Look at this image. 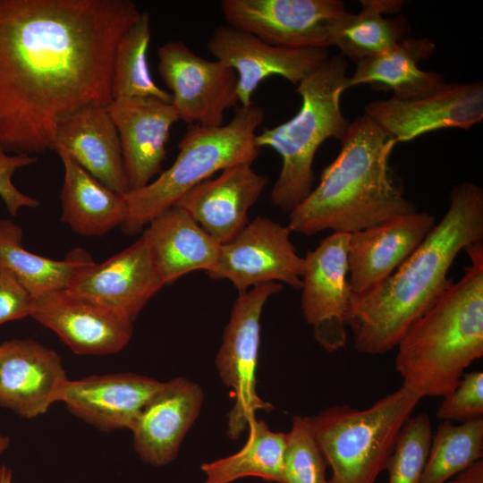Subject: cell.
I'll list each match as a JSON object with an SVG mask.
<instances>
[{
  "label": "cell",
  "mask_w": 483,
  "mask_h": 483,
  "mask_svg": "<svg viewBox=\"0 0 483 483\" xmlns=\"http://www.w3.org/2000/svg\"><path fill=\"white\" fill-rule=\"evenodd\" d=\"M264 114L262 107L252 103L236 107L227 124L188 125L172 165L148 185L123 194L127 205L123 231L139 232L215 173L239 164L252 165L259 154L255 137Z\"/></svg>",
  "instance_id": "6"
},
{
  "label": "cell",
  "mask_w": 483,
  "mask_h": 483,
  "mask_svg": "<svg viewBox=\"0 0 483 483\" xmlns=\"http://www.w3.org/2000/svg\"><path fill=\"white\" fill-rule=\"evenodd\" d=\"M227 25L284 48L331 47L335 22L347 12L340 0H223Z\"/></svg>",
  "instance_id": "10"
},
{
  "label": "cell",
  "mask_w": 483,
  "mask_h": 483,
  "mask_svg": "<svg viewBox=\"0 0 483 483\" xmlns=\"http://www.w3.org/2000/svg\"><path fill=\"white\" fill-rule=\"evenodd\" d=\"M152 377L125 372L67 379L59 402L102 431L132 428L141 410L161 386Z\"/></svg>",
  "instance_id": "21"
},
{
  "label": "cell",
  "mask_w": 483,
  "mask_h": 483,
  "mask_svg": "<svg viewBox=\"0 0 483 483\" xmlns=\"http://www.w3.org/2000/svg\"><path fill=\"white\" fill-rule=\"evenodd\" d=\"M361 10L354 14L344 13L333 25L331 47L340 55L358 63L379 55L409 37L410 25L402 15L386 17L401 11L405 1L360 0Z\"/></svg>",
  "instance_id": "27"
},
{
  "label": "cell",
  "mask_w": 483,
  "mask_h": 483,
  "mask_svg": "<svg viewBox=\"0 0 483 483\" xmlns=\"http://www.w3.org/2000/svg\"><path fill=\"white\" fill-rule=\"evenodd\" d=\"M349 233H333L304 257L301 309L318 343L335 352L347 343Z\"/></svg>",
  "instance_id": "12"
},
{
  "label": "cell",
  "mask_w": 483,
  "mask_h": 483,
  "mask_svg": "<svg viewBox=\"0 0 483 483\" xmlns=\"http://www.w3.org/2000/svg\"><path fill=\"white\" fill-rule=\"evenodd\" d=\"M436 416L459 423L483 418V372L464 373L454 389L443 397Z\"/></svg>",
  "instance_id": "34"
},
{
  "label": "cell",
  "mask_w": 483,
  "mask_h": 483,
  "mask_svg": "<svg viewBox=\"0 0 483 483\" xmlns=\"http://www.w3.org/2000/svg\"><path fill=\"white\" fill-rule=\"evenodd\" d=\"M249 436L237 453L203 463L202 483H232L246 477H257L279 483L282 478L286 433L273 431L263 420L253 419Z\"/></svg>",
  "instance_id": "29"
},
{
  "label": "cell",
  "mask_w": 483,
  "mask_h": 483,
  "mask_svg": "<svg viewBox=\"0 0 483 483\" xmlns=\"http://www.w3.org/2000/svg\"><path fill=\"white\" fill-rule=\"evenodd\" d=\"M140 13L131 0H0V148L36 157L64 118L108 106L117 44Z\"/></svg>",
  "instance_id": "1"
},
{
  "label": "cell",
  "mask_w": 483,
  "mask_h": 483,
  "mask_svg": "<svg viewBox=\"0 0 483 483\" xmlns=\"http://www.w3.org/2000/svg\"><path fill=\"white\" fill-rule=\"evenodd\" d=\"M326 462L311 431L309 418L295 415L286 433L282 478L279 483H329Z\"/></svg>",
  "instance_id": "32"
},
{
  "label": "cell",
  "mask_w": 483,
  "mask_h": 483,
  "mask_svg": "<svg viewBox=\"0 0 483 483\" xmlns=\"http://www.w3.org/2000/svg\"><path fill=\"white\" fill-rule=\"evenodd\" d=\"M283 288L280 283L269 282L239 293L225 328L216 367L220 379L233 395L226 426V435L232 440L240 437L258 411L272 409L257 392L260 318L268 298Z\"/></svg>",
  "instance_id": "8"
},
{
  "label": "cell",
  "mask_w": 483,
  "mask_h": 483,
  "mask_svg": "<svg viewBox=\"0 0 483 483\" xmlns=\"http://www.w3.org/2000/svg\"><path fill=\"white\" fill-rule=\"evenodd\" d=\"M21 228L0 220V264L6 267L32 297L69 288L76 276L93 260L80 249L65 259H52L27 250L21 243Z\"/></svg>",
  "instance_id": "28"
},
{
  "label": "cell",
  "mask_w": 483,
  "mask_h": 483,
  "mask_svg": "<svg viewBox=\"0 0 483 483\" xmlns=\"http://www.w3.org/2000/svg\"><path fill=\"white\" fill-rule=\"evenodd\" d=\"M0 483H12V471L6 466L0 467Z\"/></svg>",
  "instance_id": "38"
},
{
  "label": "cell",
  "mask_w": 483,
  "mask_h": 483,
  "mask_svg": "<svg viewBox=\"0 0 483 483\" xmlns=\"http://www.w3.org/2000/svg\"><path fill=\"white\" fill-rule=\"evenodd\" d=\"M435 48L429 38L407 37L388 50L356 63L348 88L367 84L379 90H391L392 97L400 99L429 95L446 83L443 74L419 66Z\"/></svg>",
  "instance_id": "25"
},
{
  "label": "cell",
  "mask_w": 483,
  "mask_h": 483,
  "mask_svg": "<svg viewBox=\"0 0 483 483\" xmlns=\"http://www.w3.org/2000/svg\"><path fill=\"white\" fill-rule=\"evenodd\" d=\"M107 109L120 138L130 191L140 189L160 172L177 113L172 103L155 97L113 99Z\"/></svg>",
  "instance_id": "20"
},
{
  "label": "cell",
  "mask_w": 483,
  "mask_h": 483,
  "mask_svg": "<svg viewBox=\"0 0 483 483\" xmlns=\"http://www.w3.org/2000/svg\"><path fill=\"white\" fill-rule=\"evenodd\" d=\"M157 56V71L171 90L179 120L188 125L222 126L225 110L239 102L236 72L198 55L182 41L158 47Z\"/></svg>",
  "instance_id": "9"
},
{
  "label": "cell",
  "mask_w": 483,
  "mask_h": 483,
  "mask_svg": "<svg viewBox=\"0 0 483 483\" xmlns=\"http://www.w3.org/2000/svg\"><path fill=\"white\" fill-rule=\"evenodd\" d=\"M30 317L79 355L116 353L133 333L131 320L68 288L32 297Z\"/></svg>",
  "instance_id": "14"
},
{
  "label": "cell",
  "mask_w": 483,
  "mask_h": 483,
  "mask_svg": "<svg viewBox=\"0 0 483 483\" xmlns=\"http://www.w3.org/2000/svg\"><path fill=\"white\" fill-rule=\"evenodd\" d=\"M483 457V418L442 421L432 435L420 483H445Z\"/></svg>",
  "instance_id": "31"
},
{
  "label": "cell",
  "mask_w": 483,
  "mask_h": 483,
  "mask_svg": "<svg viewBox=\"0 0 483 483\" xmlns=\"http://www.w3.org/2000/svg\"><path fill=\"white\" fill-rule=\"evenodd\" d=\"M348 63L341 55L328 57L298 83L301 97L298 113L285 123L256 134L260 148L268 147L282 157V168L271 191L272 203L291 212L313 190V163L328 139L341 140L351 121L341 110V95L348 89Z\"/></svg>",
  "instance_id": "5"
},
{
  "label": "cell",
  "mask_w": 483,
  "mask_h": 483,
  "mask_svg": "<svg viewBox=\"0 0 483 483\" xmlns=\"http://www.w3.org/2000/svg\"><path fill=\"white\" fill-rule=\"evenodd\" d=\"M52 150L64 152L108 189L130 191L120 138L107 106H84L58 125Z\"/></svg>",
  "instance_id": "23"
},
{
  "label": "cell",
  "mask_w": 483,
  "mask_h": 483,
  "mask_svg": "<svg viewBox=\"0 0 483 483\" xmlns=\"http://www.w3.org/2000/svg\"><path fill=\"white\" fill-rule=\"evenodd\" d=\"M64 168L61 191L62 222L82 236L104 235L122 226L127 216L123 195L99 182L64 152H57Z\"/></svg>",
  "instance_id": "26"
},
{
  "label": "cell",
  "mask_w": 483,
  "mask_h": 483,
  "mask_svg": "<svg viewBox=\"0 0 483 483\" xmlns=\"http://www.w3.org/2000/svg\"><path fill=\"white\" fill-rule=\"evenodd\" d=\"M37 160V157L10 154L0 148V198L13 216L23 208H37L39 205L36 199L19 191L12 181L17 170Z\"/></svg>",
  "instance_id": "35"
},
{
  "label": "cell",
  "mask_w": 483,
  "mask_h": 483,
  "mask_svg": "<svg viewBox=\"0 0 483 483\" xmlns=\"http://www.w3.org/2000/svg\"><path fill=\"white\" fill-rule=\"evenodd\" d=\"M445 483H483V459L471 464Z\"/></svg>",
  "instance_id": "37"
},
{
  "label": "cell",
  "mask_w": 483,
  "mask_h": 483,
  "mask_svg": "<svg viewBox=\"0 0 483 483\" xmlns=\"http://www.w3.org/2000/svg\"><path fill=\"white\" fill-rule=\"evenodd\" d=\"M165 284L151 248L141 235L108 259L91 262L68 289L133 322Z\"/></svg>",
  "instance_id": "16"
},
{
  "label": "cell",
  "mask_w": 483,
  "mask_h": 483,
  "mask_svg": "<svg viewBox=\"0 0 483 483\" xmlns=\"http://www.w3.org/2000/svg\"><path fill=\"white\" fill-rule=\"evenodd\" d=\"M66 373L59 354L30 339L0 344V405L22 418L46 413L59 402Z\"/></svg>",
  "instance_id": "18"
},
{
  "label": "cell",
  "mask_w": 483,
  "mask_h": 483,
  "mask_svg": "<svg viewBox=\"0 0 483 483\" xmlns=\"http://www.w3.org/2000/svg\"><path fill=\"white\" fill-rule=\"evenodd\" d=\"M432 435L427 413H419L408 419L386 464L388 483L421 482Z\"/></svg>",
  "instance_id": "33"
},
{
  "label": "cell",
  "mask_w": 483,
  "mask_h": 483,
  "mask_svg": "<svg viewBox=\"0 0 483 483\" xmlns=\"http://www.w3.org/2000/svg\"><path fill=\"white\" fill-rule=\"evenodd\" d=\"M420 400L401 386L368 408L334 405L308 417L332 471L329 483H376Z\"/></svg>",
  "instance_id": "7"
},
{
  "label": "cell",
  "mask_w": 483,
  "mask_h": 483,
  "mask_svg": "<svg viewBox=\"0 0 483 483\" xmlns=\"http://www.w3.org/2000/svg\"><path fill=\"white\" fill-rule=\"evenodd\" d=\"M150 15L141 12L120 38L114 57L112 100L155 97L172 103V96L151 78L147 52L150 41Z\"/></svg>",
  "instance_id": "30"
},
{
  "label": "cell",
  "mask_w": 483,
  "mask_h": 483,
  "mask_svg": "<svg viewBox=\"0 0 483 483\" xmlns=\"http://www.w3.org/2000/svg\"><path fill=\"white\" fill-rule=\"evenodd\" d=\"M267 184L268 177L256 173L250 164H239L198 184L175 205L222 245L247 225L248 211Z\"/></svg>",
  "instance_id": "22"
},
{
  "label": "cell",
  "mask_w": 483,
  "mask_h": 483,
  "mask_svg": "<svg viewBox=\"0 0 483 483\" xmlns=\"http://www.w3.org/2000/svg\"><path fill=\"white\" fill-rule=\"evenodd\" d=\"M207 48L236 72L241 106L253 103L251 96L265 79L281 76L298 84L329 57L326 49L275 47L230 25L216 28Z\"/></svg>",
  "instance_id": "15"
},
{
  "label": "cell",
  "mask_w": 483,
  "mask_h": 483,
  "mask_svg": "<svg viewBox=\"0 0 483 483\" xmlns=\"http://www.w3.org/2000/svg\"><path fill=\"white\" fill-rule=\"evenodd\" d=\"M292 231L268 217L256 216L230 242L220 246L212 279L230 281L239 293L276 282L301 289L304 258L292 243Z\"/></svg>",
  "instance_id": "11"
},
{
  "label": "cell",
  "mask_w": 483,
  "mask_h": 483,
  "mask_svg": "<svg viewBox=\"0 0 483 483\" xmlns=\"http://www.w3.org/2000/svg\"><path fill=\"white\" fill-rule=\"evenodd\" d=\"M464 273L406 332L394 367L402 386L420 399L450 394L483 356V242L464 250Z\"/></svg>",
  "instance_id": "4"
},
{
  "label": "cell",
  "mask_w": 483,
  "mask_h": 483,
  "mask_svg": "<svg viewBox=\"0 0 483 483\" xmlns=\"http://www.w3.org/2000/svg\"><path fill=\"white\" fill-rule=\"evenodd\" d=\"M364 110V114L396 143L443 129L468 131L483 120V83L446 82L429 95L377 99Z\"/></svg>",
  "instance_id": "13"
},
{
  "label": "cell",
  "mask_w": 483,
  "mask_h": 483,
  "mask_svg": "<svg viewBox=\"0 0 483 483\" xmlns=\"http://www.w3.org/2000/svg\"><path fill=\"white\" fill-rule=\"evenodd\" d=\"M147 225L142 235L165 284L190 272L208 273L215 267L221 245L181 207L165 209Z\"/></svg>",
  "instance_id": "24"
},
{
  "label": "cell",
  "mask_w": 483,
  "mask_h": 483,
  "mask_svg": "<svg viewBox=\"0 0 483 483\" xmlns=\"http://www.w3.org/2000/svg\"><path fill=\"white\" fill-rule=\"evenodd\" d=\"M483 242V190L463 182L450 191L445 216L418 249L384 282L351 296L347 327L360 354L396 348L410 327L453 284L448 277L462 250Z\"/></svg>",
  "instance_id": "2"
},
{
  "label": "cell",
  "mask_w": 483,
  "mask_h": 483,
  "mask_svg": "<svg viewBox=\"0 0 483 483\" xmlns=\"http://www.w3.org/2000/svg\"><path fill=\"white\" fill-rule=\"evenodd\" d=\"M31 301L28 290L0 264V326L30 317Z\"/></svg>",
  "instance_id": "36"
},
{
  "label": "cell",
  "mask_w": 483,
  "mask_h": 483,
  "mask_svg": "<svg viewBox=\"0 0 483 483\" xmlns=\"http://www.w3.org/2000/svg\"><path fill=\"white\" fill-rule=\"evenodd\" d=\"M10 445V438L9 436L4 435L0 431V455L6 451V449L9 447ZM1 473V470H0Z\"/></svg>",
  "instance_id": "39"
},
{
  "label": "cell",
  "mask_w": 483,
  "mask_h": 483,
  "mask_svg": "<svg viewBox=\"0 0 483 483\" xmlns=\"http://www.w3.org/2000/svg\"><path fill=\"white\" fill-rule=\"evenodd\" d=\"M436 223L433 215L417 210L349 233L352 293L363 294L388 278L418 249Z\"/></svg>",
  "instance_id": "17"
},
{
  "label": "cell",
  "mask_w": 483,
  "mask_h": 483,
  "mask_svg": "<svg viewBox=\"0 0 483 483\" xmlns=\"http://www.w3.org/2000/svg\"><path fill=\"white\" fill-rule=\"evenodd\" d=\"M320 182L289 214L292 232L351 233L417 211L394 179L389 158L396 141L367 115L356 117Z\"/></svg>",
  "instance_id": "3"
},
{
  "label": "cell",
  "mask_w": 483,
  "mask_h": 483,
  "mask_svg": "<svg viewBox=\"0 0 483 483\" xmlns=\"http://www.w3.org/2000/svg\"><path fill=\"white\" fill-rule=\"evenodd\" d=\"M203 399L200 386L186 377L162 382L131 428L139 457L157 467L172 462L199 415Z\"/></svg>",
  "instance_id": "19"
}]
</instances>
